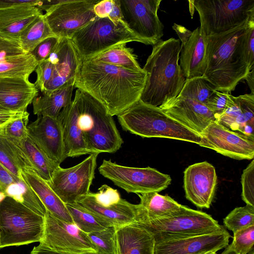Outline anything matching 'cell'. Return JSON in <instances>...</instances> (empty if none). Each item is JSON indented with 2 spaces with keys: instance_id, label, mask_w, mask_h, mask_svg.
<instances>
[{
  "instance_id": "cell-1",
  "label": "cell",
  "mask_w": 254,
  "mask_h": 254,
  "mask_svg": "<svg viewBox=\"0 0 254 254\" xmlns=\"http://www.w3.org/2000/svg\"><path fill=\"white\" fill-rule=\"evenodd\" d=\"M146 79L143 69L133 71L86 60L80 62L74 86L91 95L113 117L140 100Z\"/></svg>"
},
{
  "instance_id": "cell-2",
  "label": "cell",
  "mask_w": 254,
  "mask_h": 254,
  "mask_svg": "<svg viewBox=\"0 0 254 254\" xmlns=\"http://www.w3.org/2000/svg\"><path fill=\"white\" fill-rule=\"evenodd\" d=\"M248 19L228 31L206 37L207 66L203 76L217 91L230 94L250 71L244 56Z\"/></svg>"
},
{
  "instance_id": "cell-3",
  "label": "cell",
  "mask_w": 254,
  "mask_h": 254,
  "mask_svg": "<svg viewBox=\"0 0 254 254\" xmlns=\"http://www.w3.org/2000/svg\"><path fill=\"white\" fill-rule=\"evenodd\" d=\"M181 48L179 40L173 38L153 46L143 67L147 79L140 101L159 107L179 95L186 80L179 64Z\"/></svg>"
},
{
  "instance_id": "cell-4",
  "label": "cell",
  "mask_w": 254,
  "mask_h": 254,
  "mask_svg": "<svg viewBox=\"0 0 254 254\" xmlns=\"http://www.w3.org/2000/svg\"><path fill=\"white\" fill-rule=\"evenodd\" d=\"M73 100L78 112L79 123L89 154L114 153L122 147L123 140L113 117L96 99L77 89Z\"/></svg>"
},
{
  "instance_id": "cell-5",
  "label": "cell",
  "mask_w": 254,
  "mask_h": 254,
  "mask_svg": "<svg viewBox=\"0 0 254 254\" xmlns=\"http://www.w3.org/2000/svg\"><path fill=\"white\" fill-rule=\"evenodd\" d=\"M123 129L142 137H160L199 144L200 134L175 120L158 107L140 100L117 116Z\"/></svg>"
},
{
  "instance_id": "cell-6",
  "label": "cell",
  "mask_w": 254,
  "mask_h": 254,
  "mask_svg": "<svg viewBox=\"0 0 254 254\" xmlns=\"http://www.w3.org/2000/svg\"><path fill=\"white\" fill-rule=\"evenodd\" d=\"M135 224L152 234L155 242L215 233L224 228L210 215L183 205L165 217L147 216L137 211Z\"/></svg>"
},
{
  "instance_id": "cell-7",
  "label": "cell",
  "mask_w": 254,
  "mask_h": 254,
  "mask_svg": "<svg viewBox=\"0 0 254 254\" xmlns=\"http://www.w3.org/2000/svg\"><path fill=\"white\" fill-rule=\"evenodd\" d=\"M0 249L40 242L45 217L10 196L0 202Z\"/></svg>"
},
{
  "instance_id": "cell-8",
  "label": "cell",
  "mask_w": 254,
  "mask_h": 254,
  "mask_svg": "<svg viewBox=\"0 0 254 254\" xmlns=\"http://www.w3.org/2000/svg\"><path fill=\"white\" fill-rule=\"evenodd\" d=\"M69 39L81 61L119 44L140 42L124 21L115 23L108 17H98L75 32Z\"/></svg>"
},
{
  "instance_id": "cell-9",
  "label": "cell",
  "mask_w": 254,
  "mask_h": 254,
  "mask_svg": "<svg viewBox=\"0 0 254 254\" xmlns=\"http://www.w3.org/2000/svg\"><path fill=\"white\" fill-rule=\"evenodd\" d=\"M206 36L228 31L254 13V0H190Z\"/></svg>"
},
{
  "instance_id": "cell-10",
  "label": "cell",
  "mask_w": 254,
  "mask_h": 254,
  "mask_svg": "<svg viewBox=\"0 0 254 254\" xmlns=\"http://www.w3.org/2000/svg\"><path fill=\"white\" fill-rule=\"evenodd\" d=\"M100 174L128 193L159 192L170 185L172 179L156 169L121 165L103 160L98 168Z\"/></svg>"
},
{
  "instance_id": "cell-11",
  "label": "cell",
  "mask_w": 254,
  "mask_h": 254,
  "mask_svg": "<svg viewBox=\"0 0 254 254\" xmlns=\"http://www.w3.org/2000/svg\"><path fill=\"white\" fill-rule=\"evenodd\" d=\"M161 0H118L127 28L145 45L161 41L163 25L157 13Z\"/></svg>"
},
{
  "instance_id": "cell-12",
  "label": "cell",
  "mask_w": 254,
  "mask_h": 254,
  "mask_svg": "<svg viewBox=\"0 0 254 254\" xmlns=\"http://www.w3.org/2000/svg\"><path fill=\"white\" fill-rule=\"evenodd\" d=\"M98 153H92L79 164L68 168L58 166L48 183L65 204L76 202L87 195L94 178Z\"/></svg>"
},
{
  "instance_id": "cell-13",
  "label": "cell",
  "mask_w": 254,
  "mask_h": 254,
  "mask_svg": "<svg viewBox=\"0 0 254 254\" xmlns=\"http://www.w3.org/2000/svg\"><path fill=\"white\" fill-rule=\"evenodd\" d=\"M98 0H64L44 14L53 34L70 39L77 30L97 16L94 6Z\"/></svg>"
},
{
  "instance_id": "cell-14",
  "label": "cell",
  "mask_w": 254,
  "mask_h": 254,
  "mask_svg": "<svg viewBox=\"0 0 254 254\" xmlns=\"http://www.w3.org/2000/svg\"><path fill=\"white\" fill-rule=\"evenodd\" d=\"M200 134L202 140L198 145L201 147L237 160L254 157V137L232 131L216 121L211 122Z\"/></svg>"
},
{
  "instance_id": "cell-15",
  "label": "cell",
  "mask_w": 254,
  "mask_h": 254,
  "mask_svg": "<svg viewBox=\"0 0 254 254\" xmlns=\"http://www.w3.org/2000/svg\"><path fill=\"white\" fill-rule=\"evenodd\" d=\"M40 244L57 251H97L87 234L75 224L60 220L47 210L45 216L44 233Z\"/></svg>"
},
{
  "instance_id": "cell-16",
  "label": "cell",
  "mask_w": 254,
  "mask_h": 254,
  "mask_svg": "<svg viewBox=\"0 0 254 254\" xmlns=\"http://www.w3.org/2000/svg\"><path fill=\"white\" fill-rule=\"evenodd\" d=\"M217 183L215 167L207 161L192 164L184 171L186 197L197 207H210Z\"/></svg>"
},
{
  "instance_id": "cell-17",
  "label": "cell",
  "mask_w": 254,
  "mask_h": 254,
  "mask_svg": "<svg viewBox=\"0 0 254 254\" xmlns=\"http://www.w3.org/2000/svg\"><path fill=\"white\" fill-rule=\"evenodd\" d=\"M231 237L224 228L210 234L156 242L154 254H204L225 248Z\"/></svg>"
},
{
  "instance_id": "cell-18",
  "label": "cell",
  "mask_w": 254,
  "mask_h": 254,
  "mask_svg": "<svg viewBox=\"0 0 254 254\" xmlns=\"http://www.w3.org/2000/svg\"><path fill=\"white\" fill-rule=\"evenodd\" d=\"M27 128L28 136L48 157L59 164L66 158L63 128L58 118L38 116Z\"/></svg>"
},
{
  "instance_id": "cell-19",
  "label": "cell",
  "mask_w": 254,
  "mask_h": 254,
  "mask_svg": "<svg viewBox=\"0 0 254 254\" xmlns=\"http://www.w3.org/2000/svg\"><path fill=\"white\" fill-rule=\"evenodd\" d=\"M166 114L191 130L200 133L216 119L204 104L179 95L159 107Z\"/></svg>"
},
{
  "instance_id": "cell-20",
  "label": "cell",
  "mask_w": 254,
  "mask_h": 254,
  "mask_svg": "<svg viewBox=\"0 0 254 254\" xmlns=\"http://www.w3.org/2000/svg\"><path fill=\"white\" fill-rule=\"evenodd\" d=\"M216 121L232 131L254 137V93L229 94L226 109Z\"/></svg>"
},
{
  "instance_id": "cell-21",
  "label": "cell",
  "mask_w": 254,
  "mask_h": 254,
  "mask_svg": "<svg viewBox=\"0 0 254 254\" xmlns=\"http://www.w3.org/2000/svg\"><path fill=\"white\" fill-rule=\"evenodd\" d=\"M39 91L29 78L0 77V106L13 112H25Z\"/></svg>"
},
{
  "instance_id": "cell-22",
  "label": "cell",
  "mask_w": 254,
  "mask_h": 254,
  "mask_svg": "<svg viewBox=\"0 0 254 254\" xmlns=\"http://www.w3.org/2000/svg\"><path fill=\"white\" fill-rule=\"evenodd\" d=\"M59 59L55 64L53 75L42 93L51 92L60 88L74 83L81 60L68 38H60L58 42Z\"/></svg>"
},
{
  "instance_id": "cell-23",
  "label": "cell",
  "mask_w": 254,
  "mask_h": 254,
  "mask_svg": "<svg viewBox=\"0 0 254 254\" xmlns=\"http://www.w3.org/2000/svg\"><path fill=\"white\" fill-rule=\"evenodd\" d=\"M75 203L117 227L135 223L136 221L137 204L122 198L115 204L104 206L95 201L90 191Z\"/></svg>"
},
{
  "instance_id": "cell-24",
  "label": "cell",
  "mask_w": 254,
  "mask_h": 254,
  "mask_svg": "<svg viewBox=\"0 0 254 254\" xmlns=\"http://www.w3.org/2000/svg\"><path fill=\"white\" fill-rule=\"evenodd\" d=\"M206 37L198 27L192 31L188 42L181 46L180 65L186 79L202 76L205 71Z\"/></svg>"
},
{
  "instance_id": "cell-25",
  "label": "cell",
  "mask_w": 254,
  "mask_h": 254,
  "mask_svg": "<svg viewBox=\"0 0 254 254\" xmlns=\"http://www.w3.org/2000/svg\"><path fill=\"white\" fill-rule=\"evenodd\" d=\"M63 131L64 151L67 157L89 154L79 123V112L75 101L64 108L57 117Z\"/></svg>"
},
{
  "instance_id": "cell-26",
  "label": "cell",
  "mask_w": 254,
  "mask_h": 254,
  "mask_svg": "<svg viewBox=\"0 0 254 254\" xmlns=\"http://www.w3.org/2000/svg\"><path fill=\"white\" fill-rule=\"evenodd\" d=\"M42 14L41 9L30 5L0 10V38L19 44L22 31Z\"/></svg>"
},
{
  "instance_id": "cell-27",
  "label": "cell",
  "mask_w": 254,
  "mask_h": 254,
  "mask_svg": "<svg viewBox=\"0 0 254 254\" xmlns=\"http://www.w3.org/2000/svg\"><path fill=\"white\" fill-rule=\"evenodd\" d=\"M117 254H154L155 240L149 232L133 223L116 227Z\"/></svg>"
},
{
  "instance_id": "cell-28",
  "label": "cell",
  "mask_w": 254,
  "mask_h": 254,
  "mask_svg": "<svg viewBox=\"0 0 254 254\" xmlns=\"http://www.w3.org/2000/svg\"><path fill=\"white\" fill-rule=\"evenodd\" d=\"M21 176L39 198L47 211L60 220L73 223L65 204L52 190L45 180L32 169H22Z\"/></svg>"
},
{
  "instance_id": "cell-29",
  "label": "cell",
  "mask_w": 254,
  "mask_h": 254,
  "mask_svg": "<svg viewBox=\"0 0 254 254\" xmlns=\"http://www.w3.org/2000/svg\"><path fill=\"white\" fill-rule=\"evenodd\" d=\"M74 88V83L70 84L37 96L32 103L34 114L57 118L62 109L71 102Z\"/></svg>"
},
{
  "instance_id": "cell-30",
  "label": "cell",
  "mask_w": 254,
  "mask_h": 254,
  "mask_svg": "<svg viewBox=\"0 0 254 254\" xmlns=\"http://www.w3.org/2000/svg\"><path fill=\"white\" fill-rule=\"evenodd\" d=\"M0 162L14 176L23 179L21 171L32 169L21 142L15 141L0 131Z\"/></svg>"
},
{
  "instance_id": "cell-31",
  "label": "cell",
  "mask_w": 254,
  "mask_h": 254,
  "mask_svg": "<svg viewBox=\"0 0 254 254\" xmlns=\"http://www.w3.org/2000/svg\"><path fill=\"white\" fill-rule=\"evenodd\" d=\"M140 198L137 205L139 213L149 217H165L178 210L182 204L170 196L157 192L137 194Z\"/></svg>"
},
{
  "instance_id": "cell-32",
  "label": "cell",
  "mask_w": 254,
  "mask_h": 254,
  "mask_svg": "<svg viewBox=\"0 0 254 254\" xmlns=\"http://www.w3.org/2000/svg\"><path fill=\"white\" fill-rule=\"evenodd\" d=\"M88 60L109 64L133 71L142 68L133 53V49L127 47V43L117 45Z\"/></svg>"
},
{
  "instance_id": "cell-33",
  "label": "cell",
  "mask_w": 254,
  "mask_h": 254,
  "mask_svg": "<svg viewBox=\"0 0 254 254\" xmlns=\"http://www.w3.org/2000/svg\"><path fill=\"white\" fill-rule=\"evenodd\" d=\"M21 144L33 170L47 182L50 181L53 173L60 164L48 157L29 136Z\"/></svg>"
},
{
  "instance_id": "cell-34",
  "label": "cell",
  "mask_w": 254,
  "mask_h": 254,
  "mask_svg": "<svg viewBox=\"0 0 254 254\" xmlns=\"http://www.w3.org/2000/svg\"><path fill=\"white\" fill-rule=\"evenodd\" d=\"M38 64L31 53L5 58L0 61V77L29 78Z\"/></svg>"
},
{
  "instance_id": "cell-35",
  "label": "cell",
  "mask_w": 254,
  "mask_h": 254,
  "mask_svg": "<svg viewBox=\"0 0 254 254\" xmlns=\"http://www.w3.org/2000/svg\"><path fill=\"white\" fill-rule=\"evenodd\" d=\"M52 36H55L43 13L22 31L19 36V45L24 52L32 53L41 42Z\"/></svg>"
},
{
  "instance_id": "cell-36",
  "label": "cell",
  "mask_w": 254,
  "mask_h": 254,
  "mask_svg": "<svg viewBox=\"0 0 254 254\" xmlns=\"http://www.w3.org/2000/svg\"><path fill=\"white\" fill-rule=\"evenodd\" d=\"M65 205L73 223L86 234L102 230L113 226L76 203L65 204Z\"/></svg>"
},
{
  "instance_id": "cell-37",
  "label": "cell",
  "mask_w": 254,
  "mask_h": 254,
  "mask_svg": "<svg viewBox=\"0 0 254 254\" xmlns=\"http://www.w3.org/2000/svg\"><path fill=\"white\" fill-rule=\"evenodd\" d=\"M215 91V87L202 76L186 79L179 95L205 105Z\"/></svg>"
},
{
  "instance_id": "cell-38",
  "label": "cell",
  "mask_w": 254,
  "mask_h": 254,
  "mask_svg": "<svg viewBox=\"0 0 254 254\" xmlns=\"http://www.w3.org/2000/svg\"><path fill=\"white\" fill-rule=\"evenodd\" d=\"M223 223L233 233L254 225V206L236 207L224 218Z\"/></svg>"
},
{
  "instance_id": "cell-39",
  "label": "cell",
  "mask_w": 254,
  "mask_h": 254,
  "mask_svg": "<svg viewBox=\"0 0 254 254\" xmlns=\"http://www.w3.org/2000/svg\"><path fill=\"white\" fill-rule=\"evenodd\" d=\"M116 227L87 234L97 251L103 254H117L116 243Z\"/></svg>"
},
{
  "instance_id": "cell-40",
  "label": "cell",
  "mask_w": 254,
  "mask_h": 254,
  "mask_svg": "<svg viewBox=\"0 0 254 254\" xmlns=\"http://www.w3.org/2000/svg\"><path fill=\"white\" fill-rule=\"evenodd\" d=\"M59 59V48L58 44L45 60L38 63L35 72L37 79L35 85L42 93L44 92L45 87L49 82L54 70L55 64Z\"/></svg>"
},
{
  "instance_id": "cell-41",
  "label": "cell",
  "mask_w": 254,
  "mask_h": 254,
  "mask_svg": "<svg viewBox=\"0 0 254 254\" xmlns=\"http://www.w3.org/2000/svg\"><path fill=\"white\" fill-rule=\"evenodd\" d=\"M29 113L0 127V131L14 141L22 142L28 136L27 128Z\"/></svg>"
},
{
  "instance_id": "cell-42",
  "label": "cell",
  "mask_w": 254,
  "mask_h": 254,
  "mask_svg": "<svg viewBox=\"0 0 254 254\" xmlns=\"http://www.w3.org/2000/svg\"><path fill=\"white\" fill-rule=\"evenodd\" d=\"M254 244V225L233 233L231 249L238 254H248L253 251Z\"/></svg>"
},
{
  "instance_id": "cell-43",
  "label": "cell",
  "mask_w": 254,
  "mask_h": 254,
  "mask_svg": "<svg viewBox=\"0 0 254 254\" xmlns=\"http://www.w3.org/2000/svg\"><path fill=\"white\" fill-rule=\"evenodd\" d=\"M93 10L97 17H108L115 23L124 21L118 0H99Z\"/></svg>"
},
{
  "instance_id": "cell-44",
  "label": "cell",
  "mask_w": 254,
  "mask_h": 254,
  "mask_svg": "<svg viewBox=\"0 0 254 254\" xmlns=\"http://www.w3.org/2000/svg\"><path fill=\"white\" fill-rule=\"evenodd\" d=\"M242 198L246 204L254 206V160H253L241 176Z\"/></svg>"
},
{
  "instance_id": "cell-45",
  "label": "cell",
  "mask_w": 254,
  "mask_h": 254,
  "mask_svg": "<svg viewBox=\"0 0 254 254\" xmlns=\"http://www.w3.org/2000/svg\"><path fill=\"white\" fill-rule=\"evenodd\" d=\"M245 59L249 71L254 69V13L247 20L244 41Z\"/></svg>"
},
{
  "instance_id": "cell-46",
  "label": "cell",
  "mask_w": 254,
  "mask_h": 254,
  "mask_svg": "<svg viewBox=\"0 0 254 254\" xmlns=\"http://www.w3.org/2000/svg\"><path fill=\"white\" fill-rule=\"evenodd\" d=\"M90 193L95 201L104 206L115 204L121 199L117 190L113 189L106 185H103L99 188L98 192Z\"/></svg>"
},
{
  "instance_id": "cell-47",
  "label": "cell",
  "mask_w": 254,
  "mask_h": 254,
  "mask_svg": "<svg viewBox=\"0 0 254 254\" xmlns=\"http://www.w3.org/2000/svg\"><path fill=\"white\" fill-rule=\"evenodd\" d=\"M229 94L216 90L205 105L214 115L216 121L226 109Z\"/></svg>"
},
{
  "instance_id": "cell-48",
  "label": "cell",
  "mask_w": 254,
  "mask_h": 254,
  "mask_svg": "<svg viewBox=\"0 0 254 254\" xmlns=\"http://www.w3.org/2000/svg\"><path fill=\"white\" fill-rule=\"evenodd\" d=\"M60 38L49 37L41 42L31 53L39 63L47 59L58 43Z\"/></svg>"
},
{
  "instance_id": "cell-49",
  "label": "cell",
  "mask_w": 254,
  "mask_h": 254,
  "mask_svg": "<svg viewBox=\"0 0 254 254\" xmlns=\"http://www.w3.org/2000/svg\"><path fill=\"white\" fill-rule=\"evenodd\" d=\"M24 53L18 43L0 38V61Z\"/></svg>"
},
{
  "instance_id": "cell-50",
  "label": "cell",
  "mask_w": 254,
  "mask_h": 254,
  "mask_svg": "<svg viewBox=\"0 0 254 254\" xmlns=\"http://www.w3.org/2000/svg\"><path fill=\"white\" fill-rule=\"evenodd\" d=\"M23 181V179H19L13 175L0 162V190L4 194L10 187Z\"/></svg>"
},
{
  "instance_id": "cell-51",
  "label": "cell",
  "mask_w": 254,
  "mask_h": 254,
  "mask_svg": "<svg viewBox=\"0 0 254 254\" xmlns=\"http://www.w3.org/2000/svg\"><path fill=\"white\" fill-rule=\"evenodd\" d=\"M30 254H103L98 251L86 252L82 253H72L55 251L40 244L34 247Z\"/></svg>"
},
{
  "instance_id": "cell-52",
  "label": "cell",
  "mask_w": 254,
  "mask_h": 254,
  "mask_svg": "<svg viewBox=\"0 0 254 254\" xmlns=\"http://www.w3.org/2000/svg\"><path fill=\"white\" fill-rule=\"evenodd\" d=\"M27 112V111L24 112H13L0 106V127L9 122L22 117Z\"/></svg>"
},
{
  "instance_id": "cell-53",
  "label": "cell",
  "mask_w": 254,
  "mask_h": 254,
  "mask_svg": "<svg viewBox=\"0 0 254 254\" xmlns=\"http://www.w3.org/2000/svg\"><path fill=\"white\" fill-rule=\"evenodd\" d=\"M39 0H0V10L20 5L37 6Z\"/></svg>"
},
{
  "instance_id": "cell-54",
  "label": "cell",
  "mask_w": 254,
  "mask_h": 254,
  "mask_svg": "<svg viewBox=\"0 0 254 254\" xmlns=\"http://www.w3.org/2000/svg\"><path fill=\"white\" fill-rule=\"evenodd\" d=\"M172 28L176 31L179 39L182 41L181 46L185 45L188 42L192 34V31L176 23L174 24Z\"/></svg>"
},
{
  "instance_id": "cell-55",
  "label": "cell",
  "mask_w": 254,
  "mask_h": 254,
  "mask_svg": "<svg viewBox=\"0 0 254 254\" xmlns=\"http://www.w3.org/2000/svg\"><path fill=\"white\" fill-rule=\"evenodd\" d=\"M251 90V93L254 92V69H253L248 73L245 79Z\"/></svg>"
},
{
  "instance_id": "cell-56",
  "label": "cell",
  "mask_w": 254,
  "mask_h": 254,
  "mask_svg": "<svg viewBox=\"0 0 254 254\" xmlns=\"http://www.w3.org/2000/svg\"><path fill=\"white\" fill-rule=\"evenodd\" d=\"M221 254H238L234 250H233L229 245H228L225 249L224 251ZM251 254H254V251L252 252Z\"/></svg>"
},
{
  "instance_id": "cell-57",
  "label": "cell",
  "mask_w": 254,
  "mask_h": 254,
  "mask_svg": "<svg viewBox=\"0 0 254 254\" xmlns=\"http://www.w3.org/2000/svg\"><path fill=\"white\" fill-rule=\"evenodd\" d=\"M5 195L4 193L1 191L0 190V202L5 197Z\"/></svg>"
},
{
  "instance_id": "cell-58",
  "label": "cell",
  "mask_w": 254,
  "mask_h": 254,
  "mask_svg": "<svg viewBox=\"0 0 254 254\" xmlns=\"http://www.w3.org/2000/svg\"><path fill=\"white\" fill-rule=\"evenodd\" d=\"M204 254H216V252H210L205 253Z\"/></svg>"
},
{
  "instance_id": "cell-59",
  "label": "cell",
  "mask_w": 254,
  "mask_h": 254,
  "mask_svg": "<svg viewBox=\"0 0 254 254\" xmlns=\"http://www.w3.org/2000/svg\"></svg>"
}]
</instances>
